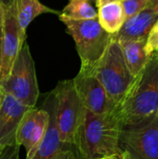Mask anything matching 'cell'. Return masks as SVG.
Instances as JSON below:
<instances>
[{
	"label": "cell",
	"instance_id": "cell-8",
	"mask_svg": "<svg viewBox=\"0 0 158 159\" xmlns=\"http://www.w3.org/2000/svg\"><path fill=\"white\" fill-rule=\"evenodd\" d=\"M73 81L84 108L97 115L116 112L117 105L110 99L100 81L91 72L80 70Z\"/></svg>",
	"mask_w": 158,
	"mask_h": 159
},
{
	"label": "cell",
	"instance_id": "cell-14",
	"mask_svg": "<svg viewBox=\"0 0 158 159\" xmlns=\"http://www.w3.org/2000/svg\"><path fill=\"white\" fill-rule=\"evenodd\" d=\"M12 5L20 29L25 35L27 27L37 16L43 13L61 14L60 11L43 5L39 0H13Z\"/></svg>",
	"mask_w": 158,
	"mask_h": 159
},
{
	"label": "cell",
	"instance_id": "cell-1",
	"mask_svg": "<svg viewBox=\"0 0 158 159\" xmlns=\"http://www.w3.org/2000/svg\"><path fill=\"white\" fill-rule=\"evenodd\" d=\"M123 125L116 114L97 115L83 108L73 147L81 159H102L122 153Z\"/></svg>",
	"mask_w": 158,
	"mask_h": 159
},
{
	"label": "cell",
	"instance_id": "cell-17",
	"mask_svg": "<svg viewBox=\"0 0 158 159\" xmlns=\"http://www.w3.org/2000/svg\"><path fill=\"white\" fill-rule=\"evenodd\" d=\"M59 16L72 20H88L98 17V12L88 0H69Z\"/></svg>",
	"mask_w": 158,
	"mask_h": 159
},
{
	"label": "cell",
	"instance_id": "cell-30",
	"mask_svg": "<svg viewBox=\"0 0 158 159\" xmlns=\"http://www.w3.org/2000/svg\"><path fill=\"white\" fill-rule=\"evenodd\" d=\"M0 96H1V88H0Z\"/></svg>",
	"mask_w": 158,
	"mask_h": 159
},
{
	"label": "cell",
	"instance_id": "cell-21",
	"mask_svg": "<svg viewBox=\"0 0 158 159\" xmlns=\"http://www.w3.org/2000/svg\"><path fill=\"white\" fill-rule=\"evenodd\" d=\"M60 159H78L75 156V151L73 145H68L65 150L62 152V155Z\"/></svg>",
	"mask_w": 158,
	"mask_h": 159
},
{
	"label": "cell",
	"instance_id": "cell-22",
	"mask_svg": "<svg viewBox=\"0 0 158 159\" xmlns=\"http://www.w3.org/2000/svg\"><path fill=\"white\" fill-rule=\"evenodd\" d=\"M102 159H128L125 152L122 150V153L120 154H116V155H113V156H110V157H103Z\"/></svg>",
	"mask_w": 158,
	"mask_h": 159
},
{
	"label": "cell",
	"instance_id": "cell-25",
	"mask_svg": "<svg viewBox=\"0 0 158 159\" xmlns=\"http://www.w3.org/2000/svg\"><path fill=\"white\" fill-rule=\"evenodd\" d=\"M12 2H13V0H0V3H1L3 8L8 7L12 4Z\"/></svg>",
	"mask_w": 158,
	"mask_h": 159
},
{
	"label": "cell",
	"instance_id": "cell-2",
	"mask_svg": "<svg viewBox=\"0 0 158 159\" xmlns=\"http://www.w3.org/2000/svg\"><path fill=\"white\" fill-rule=\"evenodd\" d=\"M123 128L140 126L158 117V54H152L117 106Z\"/></svg>",
	"mask_w": 158,
	"mask_h": 159
},
{
	"label": "cell",
	"instance_id": "cell-12",
	"mask_svg": "<svg viewBox=\"0 0 158 159\" xmlns=\"http://www.w3.org/2000/svg\"><path fill=\"white\" fill-rule=\"evenodd\" d=\"M158 19V6L147 5L142 10L128 18L121 29L114 34L120 45L135 40L146 39Z\"/></svg>",
	"mask_w": 158,
	"mask_h": 159
},
{
	"label": "cell",
	"instance_id": "cell-28",
	"mask_svg": "<svg viewBox=\"0 0 158 159\" xmlns=\"http://www.w3.org/2000/svg\"><path fill=\"white\" fill-rule=\"evenodd\" d=\"M89 2H92V3H94V4H96V1L97 0H88Z\"/></svg>",
	"mask_w": 158,
	"mask_h": 159
},
{
	"label": "cell",
	"instance_id": "cell-20",
	"mask_svg": "<svg viewBox=\"0 0 158 159\" xmlns=\"http://www.w3.org/2000/svg\"><path fill=\"white\" fill-rule=\"evenodd\" d=\"M19 152L20 146L18 144L6 147L0 156V159H19Z\"/></svg>",
	"mask_w": 158,
	"mask_h": 159
},
{
	"label": "cell",
	"instance_id": "cell-11",
	"mask_svg": "<svg viewBox=\"0 0 158 159\" xmlns=\"http://www.w3.org/2000/svg\"><path fill=\"white\" fill-rule=\"evenodd\" d=\"M12 95L1 89L0 96V147L15 145L16 132L24 114L30 109Z\"/></svg>",
	"mask_w": 158,
	"mask_h": 159
},
{
	"label": "cell",
	"instance_id": "cell-23",
	"mask_svg": "<svg viewBox=\"0 0 158 159\" xmlns=\"http://www.w3.org/2000/svg\"><path fill=\"white\" fill-rule=\"evenodd\" d=\"M1 45H2V25H0V85L2 82V73H1V68H2V51H1Z\"/></svg>",
	"mask_w": 158,
	"mask_h": 159
},
{
	"label": "cell",
	"instance_id": "cell-3",
	"mask_svg": "<svg viewBox=\"0 0 158 159\" xmlns=\"http://www.w3.org/2000/svg\"><path fill=\"white\" fill-rule=\"evenodd\" d=\"M73 37L81 60V71L91 72L103 55L113 38L100 24L98 17L88 20H72L59 16Z\"/></svg>",
	"mask_w": 158,
	"mask_h": 159
},
{
	"label": "cell",
	"instance_id": "cell-29",
	"mask_svg": "<svg viewBox=\"0 0 158 159\" xmlns=\"http://www.w3.org/2000/svg\"><path fill=\"white\" fill-rule=\"evenodd\" d=\"M3 150H4V149H2V148L0 147V156H1V154H2V152H3Z\"/></svg>",
	"mask_w": 158,
	"mask_h": 159
},
{
	"label": "cell",
	"instance_id": "cell-10",
	"mask_svg": "<svg viewBox=\"0 0 158 159\" xmlns=\"http://www.w3.org/2000/svg\"><path fill=\"white\" fill-rule=\"evenodd\" d=\"M25 38L26 35L21 33L18 24L13 5L11 4L8 7L3 8L1 45L2 82L10 73L14 61L25 42Z\"/></svg>",
	"mask_w": 158,
	"mask_h": 159
},
{
	"label": "cell",
	"instance_id": "cell-5",
	"mask_svg": "<svg viewBox=\"0 0 158 159\" xmlns=\"http://www.w3.org/2000/svg\"><path fill=\"white\" fill-rule=\"evenodd\" d=\"M7 92L28 107H35L39 96L34 62L26 41L19 51L10 73L0 85Z\"/></svg>",
	"mask_w": 158,
	"mask_h": 159
},
{
	"label": "cell",
	"instance_id": "cell-24",
	"mask_svg": "<svg viewBox=\"0 0 158 159\" xmlns=\"http://www.w3.org/2000/svg\"><path fill=\"white\" fill-rule=\"evenodd\" d=\"M115 1H121V0H97L95 5H96V7H99L102 6V5H104V4H106V3L115 2Z\"/></svg>",
	"mask_w": 158,
	"mask_h": 159
},
{
	"label": "cell",
	"instance_id": "cell-7",
	"mask_svg": "<svg viewBox=\"0 0 158 159\" xmlns=\"http://www.w3.org/2000/svg\"><path fill=\"white\" fill-rule=\"evenodd\" d=\"M120 146L128 159H158V117L140 126L123 128Z\"/></svg>",
	"mask_w": 158,
	"mask_h": 159
},
{
	"label": "cell",
	"instance_id": "cell-4",
	"mask_svg": "<svg viewBox=\"0 0 158 159\" xmlns=\"http://www.w3.org/2000/svg\"><path fill=\"white\" fill-rule=\"evenodd\" d=\"M91 73L97 77L110 99L117 106L135 79L128 68L122 48L114 34Z\"/></svg>",
	"mask_w": 158,
	"mask_h": 159
},
{
	"label": "cell",
	"instance_id": "cell-6",
	"mask_svg": "<svg viewBox=\"0 0 158 159\" xmlns=\"http://www.w3.org/2000/svg\"><path fill=\"white\" fill-rule=\"evenodd\" d=\"M51 94L55 102L56 121L61 140L64 144L73 145L84 108L73 79L60 81Z\"/></svg>",
	"mask_w": 158,
	"mask_h": 159
},
{
	"label": "cell",
	"instance_id": "cell-19",
	"mask_svg": "<svg viewBox=\"0 0 158 159\" xmlns=\"http://www.w3.org/2000/svg\"><path fill=\"white\" fill-rule=\"evenodd\" d=\"M121 2L127 19L137 14L147 6L146 0H122Z\"/></svg>",
	"mask_w": 158,
	"mask_h": 159
},
{
	"label": "cell",
	"instance_id": "cell-32",
	"mask_svg": "<svg viewBox=\"0 0 158 159\" xmlns=\"http://www.w3.org/2000/svg\"><path fill=\"white\" fill-rule=\"evenodd\" d=\"M121 1H122V0H121Z\"/></svg>",
	"mask_w": 158,
	"mask_h": 159
},
{
	"label": "cell",
	"instance_id": "cell-9",
	"mask_svg": "<svg viewBox=\"0 0 158 159\" xmlns=\"http://www.w3.org/2000/svg\"><path fill=\"white\" fill-rule=\"evenodd\" d=\"M48 124V113L41 108H30L23 116L16 132V143L23 146L26 159H34Z\"/></svg>",
	"mask_w": 158,
	"mask_h": 159
},
{
	"label": "cell",
	"instance_id": "cell-27",
	"mask_svg": "<svg viewBox=\"0 0 158 159\" xmlns=\"http://www.w3.org/2000/svg\"><path fill=\"white\" fill-rule=\"evenodd\" d=\"M2 21H3V7L0 3V25H2Z\"/></svg>",
	"mask_w": 158,
	"mask_h": 159
},
{
	"label": "cell",
	"instance_id": "cell-16",
	"mask_svg": "<svg viewBox=\"0 0 158 159\" xmlns=\"http://www.w3.org/2000/svg\"><path fill=\"white\" fill-rule=\"evenodd\" d=\"M145 43L146 39H141L120 45L128 68L134 77L142 70L149 58L145 51Z\"/></svg>",
	"mask_w": 158,
	"mask_h": 159
},
{
	"label": "cell",
	"instance_id": "cell-26",
	"mask_svg": "<svg viewBox=\"0 0 158 159\" xmlns=\"http://www.w3.org/2000/svg\"><path fill=\"white\" fill-rule=\"evenodd\" d=\"M146 2L150 6H158V0H146Z\"/></svg>",
	"mask_w": 158,
	"mask_h": 159
},
{
	"label": "cell",
	"instance_id": "cell-13",
	"mask_svg": "<svg viewBox=\"0 0 158 159\" xmlns=\"http://www.w3.org/2000/svg\"><path fill=\"white\" fill-rule=\"evenodd\" d=\"M43 107L48 113V124L34 159H60L62 152L70 144H64L61 140L56 121L55 102L51 92L45 100Z\"/></svg>",
	"mask_w": 158,
	"mask_h": 159
},
{
	"label": "cell",
	"instance_id": "cell-31",
	"mask_svg": "<svg viewBox=\"0 0 158 159\" xmlns=\"http://www.w3.org/2000/svg\"><path fill=\"white\" fill-rule=\"evenodd\" d=\"M156 53H157V54H158V51H157V52H156Z\"/></svg>",
	"mask_w": 158,
	"mask_h": 159
},
{
	"label": "cell",
	"instance_id": "cell-18",
	"mask_svg": "<svg viewBox=\"0 0 158 159\" xmlns=\"http://www.w3.org/2000/svg\"><path fill=\"white\" fill-rule=\"evenodd\" d=\"M145 51L149 57L158 51V19L147 35L145 43Z\"/></svg>",
	"mask_w": 158,
	"mask_h": 159
},
{
	"label": "cell",
	"instance_id": "cell-15",
	"mask_svg": "<svg viewBox=\"0 0 158 159\" xmlns=\"http://www.w3.org/2000/svg\"><path fill=\"white\" fill-rule=\"evenodd\" d=\"M98 8V20L102 27L111 34H116L127 20L122 2L106 3Z\"/></svg>",
	"mask_w": 158,
	"mask_h": 159
}]
</instances>
